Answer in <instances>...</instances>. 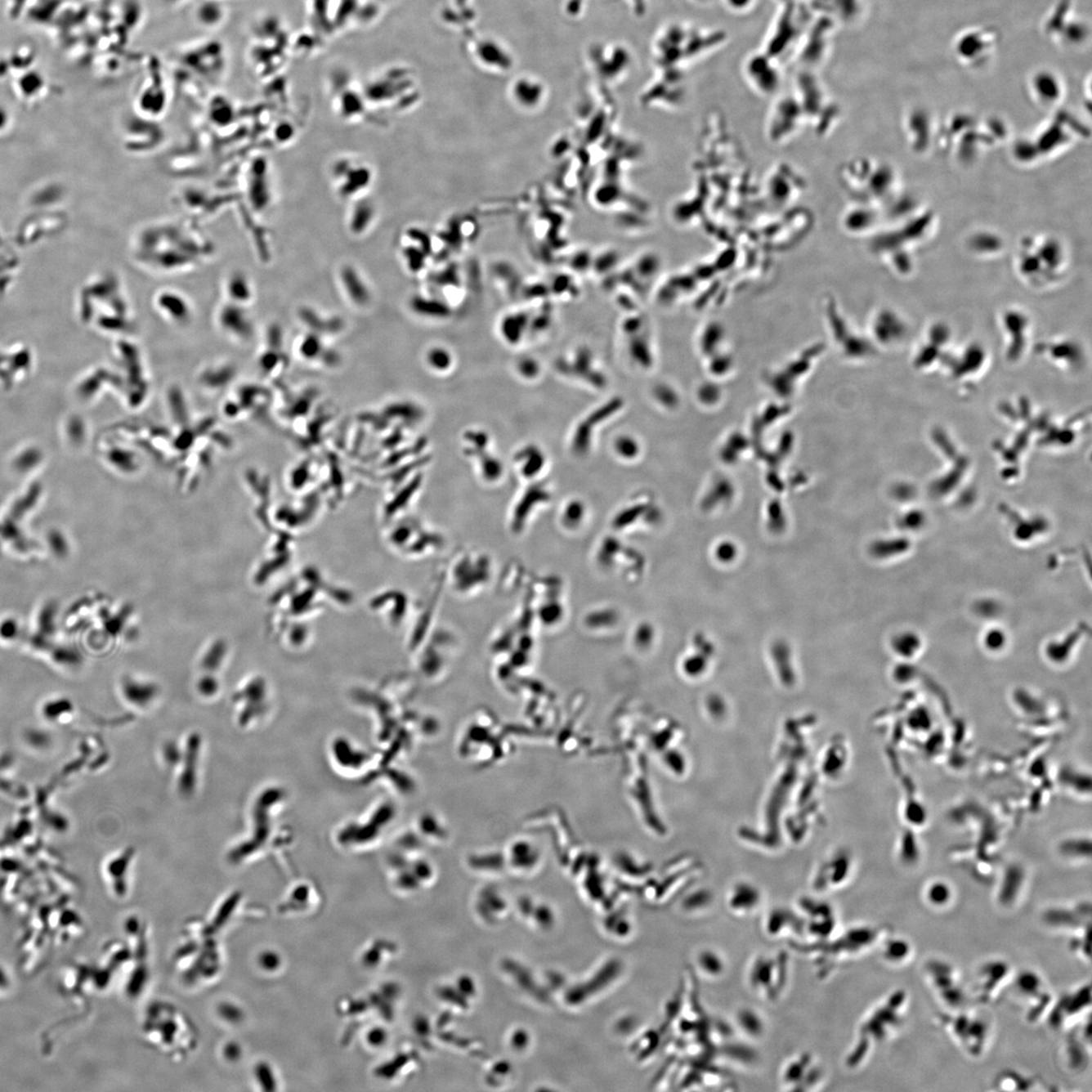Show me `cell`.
Returning <instances> with one entry per match:
<instances>
[{"label":"cell","mask_w":1092,"mask_h":1092,"mask_svg":"<svg viewBox=\"0 0 1092 1092\" xmlns=\"http://www.w3.org/2000/svg\"><path fill=\"white\" fill-rule=\"evenodd\" d=\"M908 995L903 989L889 993L862 1018L846 1055L848 1069L864 1065L878 1046L897 1035L906 1022Z\"/></svg>","instance_id":"6da1fadb"},{"label":"cell","mask_w":1092,"mask_h":1092,"mask_svg":"<svg viewBox=\"0 0 1092 1092\" xmlns=\"http://www.w3.org/2000/svg\"><path fill=\"white\" fill-rule=\"evenodd\" d=\"M884 937L881 928L871 924L839 929L829 941L808 949L814 954L817 975L826 977L834 973L835 968L863 957L880 945Z\"/></svg>","instance_id":"7a4b0ae2"},{"label":"cell","mask_w":1092,"mask_h":1092,"mask_svg":"<svg viewBox=\"0 0 1092 1092\" xmlns=\"http://www.w3.org/2000/svg\"><path fill=\"white\" fill-rule=\"evenodd\" d=\"M746 985L759 1000L774 1005L782 1000L790 982V959L786 952H763L749 962Z\"/></svg>","instance_id":"3957f363"},{"label":"cell","mask_w":1092,"mask_h":1092,"mask_svg":"<svg viewBox=\"0 0 1092 1092\" xmlns=\"http://www.w3.org/2000/svg\"><path fill=\"white\" fill-rule=\"evenodd\" d=\"M942 1029L968 1056L978 1059L987 1052L991 1036V1023L982 1015L965 1009L947 1010L938 1017Z\"/></svg>","instance_id":"277c9868"},{"label":"cell","mask_w":1092,"mask_h":1092,"mask_svg":"<svg viewBox=\"0 0 1092 1092\" xmlns=\"http://www.w3.org/2000/svg\"><path fill=\"white\" fill-rule=\"evenodd\" d=\"M801 920V938L803 948H812L823 944L839 931V917L835 908L825 900L801 897L794 906Z\"/></svg>","instance_id":"5b68a950"},{"label":"cell","mask_w":1092,"mask_h":1092,"mask_svg":"<svg viewBox=\"0 0 1092 1092\" xmlns=\"http://www.w3.org/2000/svg\"><path fill=\"white\" fill-rule=\"evenodd\" d=\"M924 974L938 1000L948 1010L966 1008L970 996L964 987L961 976L952 963L940 958H929L924 965Z\"/></svg>","instance_id":"8992f818"},{"label":"cell","mask_w":1092,"mask_h":1092,"mask_svg":"<svg viewBox=\"0 0 1092 1092\" xmlns=\"http://www.w3.org/2000/svg\"><path fill=\"white\" fill-rule=\"evenodd\" d=\"M826 1081V1068L814 1054H794L784 1062L779 1073V1083L786 1091H816Z\"/></svg>","instance_id":"52a82bcc"},{"label":"cell","mask_w":1092,"mask_h":1092,"mask_svg":"<svg viewBox=\"0 0 1092 1092\" xmlns=\"http://www.w3.org/2000/svg\"><path fill=\"white\" fill-rule=\"evenodd\" d=\"M1012 982L1015 995L1025 1006L1026 1021L1035 1025L1046 1018L1055 997L1043 977L1027 969L1014 976Z\"/></svg>","instance_id":"ba28073f"},{"label":"cell","mask_w":1092,"mask_h":1092,"mask_svg":"<svg viewBox=\"0 0 1092 1092\" xmlns=\"http://www.w3.org/2000/svg\"><path fill=\"white\" fill-rule=\"evenodd\" d=\"M1091 987L1083 984L1054 1000L1045 1021L1054 1031L1068 1029L1077 1019L1090 1013Z\"/></svg>","instance_id":"9c48e42d"},{"label":"cell","mask_w":1092,"mask_h":1092,"mask_svg":"<svg viewBox=\"0 0 1092 1092\" xmlns=\"http://www.w3.org/2000/svg\"><path fill=\"white\" fill-rule=\"evenodd\" d=\"M1013 978L1012 965L1004 959H991L981 964L976 971L970 997L979 1005L992 1004Z\"/></svg>","instance_id":"30bf717a"},{"label":"cell","mask_w":1092,"mask_h":1092,"mask_svg":"<svg viewBox=\"0 0 1092 1092\" xmlns=\"http://www.w3.org/2000/svg\"><path fill=\"white\" fill-rule=\"evenodd\" d=\"M1091 903L1081 902L1074 906H1052L1045 911L1042 920L1053 931L1070 933V936L1091 928Z\"/></svg>","instance_id":"8fae6325"},{"label":"cell","mask_w":1092,"mask_h":1092,"mask_svg":"<svg viewBox=\"0 0 1092 1092\" xmlns=\"http://www.w3.org/2000/svg\"><path fill=\"white\" fill-rule=\"evenodd\" d=\"M761 929L768 940L799 942L802 933L800 916L793 906H776L763 915Z\"/></svg>","instance_id":"7c38bea8"},{"label":"cell","mask_w":1092,"mask_h":1092,"mask_svg":"<svg viewBox=\"0 0 1092 1092\" xmlns=\"http://www.w3.org/2000/svg\"><path fill=\"white\" fill-rule=\"evenodd\" d=\"M763 902L762 891L748 882L736 883L727 891L725 907L736 919L746 920L761 911Z\"/></svg>","instance_id":"4fadbf2b"},{"label":"cell","mask_w":1092,"mask_h":1092,"mask_svg":"<svg viewBox=\"0 0 1092 1092\" xmlns=\"http://www.w3.org/2000/svg\"><path fill=\"white\" fill-rule=\"evenodd\" d=\"M1090 1017L1086 1023L1073 1029L1066 1038L1063 1058L1066 1066L1073 1072H1083L1090 1063L1091 1058Z\"/></svg>","instance_id":"5bb4252c"},{"label":"cell","mask_w":1092,"mask_h":1092,"mask_svg":"<svg viewBox=\"0 0 1092 1092\" xmlns=\"http://www.w3.org/2000/svg\"><path fill=\"white\" fill-rule=\"evenodd\" d=\"M698 973L708 981L720 980L727 974L728 963L720 951L705 948L699 951L695 958Z\"/></svg>","instance_id":"9a60e30c"},{"label":"cell","mask_w":1092,"mask_h":1092,"mask_svg":"<svg viewBox=\"0 0 1092 1092\" xmlns=\"http://www.w3.org/2000/svg\"><path fill=\"white\" fill-rule=\"evenodd\" d=\"M1025 886V874L1021 869H1010L1002 878L996 893V902L1002 908H1013L1021 898Z\"/></svg>","instance_id":"2e32d148"},{"label":"cell","mask_w":1092,"mask_h":1092,"mask_svg":"<svg viewBox=\"0 0 1092 1092\" xmlns=\"http://www.w3.org/2000/svg\"><path fill=\"white\" fill-rule=\"evenodd\" d=\"M878 947L883 961L891 966L904 965L915 953L914 946L903 937H884Z\"/></svg>","instance_id":"e0dca14e"},{"label":"cell","mask_w":1092,"mask_h":1092,"mask_svg":"<svg viewBox=\"0 0 1092 1092\" xmlns=\"http://www.w3.org/2000/svg\"><path fill=\"white\" fill-rule=\"evenodd\" d=\"M1032 92L1040 104L1048 105L1059 101L1061 83L1055 74L1049 71H1040L1032 78Z\"/></svg>","instance_id":"ac0fdd59"},{"label":"cell","mask_w":1092,"mask_h":1092,"mask_svg":"<svg viewBox=\"0 0 1092 1092\" xmlns=\"http://www.w3.org/2000/svg\"><path fill=\"white\" fill-rule=\"evenodd\" d=\"M735 1023L740 1033L749 1040H760L766 1034L765 1018L753 1008H741L736 1013Z\"/></svg>","instance_id":"d6986e66"},{"label":"cell","mask_w":1092,"mask_h":1092,"mask_svg":"<svg viewBox=\"0 0 1092 1092\" xmlns=\"http://www.w3.org/2000/svg\"><path fill=\"white\" fill-rule=\"evenodd\" d=\"M924 898L929 907L946 910L954 902L955 890L949 882L933 880L925 886Z\"/></svg>","instance_id":"ffe728a7"},{"label":"cell","mask_w":1092,"mask_h":1092,"mask_svg":"<svg viewBox=\"0 0 1092 1092\" xmlns=\"http://www.w3.org/2000/svg\"><path fill=\"white\" fill-rule=\"evenodd\" d=\"M199 737L193 736L189 742V754H187V767L181 776V786L183 794H190L195 784V763L198 759Z\"/></svg>","instance_id":"44dd1931"},{"label":"cell","mask_w":1092,"mask_h":1092,"mask_svg":"<svg viewBox=\"0 0 1092 1092\" xmlns=\"http://www.w3.org/2000/svg\"><path fill=\"white\" fill-rule=\"evenodd\" d=\"M452 362H454V357L445 347H431L426 352V364L431 369L438 371V373H445V371L450 369Z\"/></svg>","instance_id":"7402d4cb"},{"label":"cell","mask_w":1092,"mask_h":1092,"mask_svg":"<svg viewBox=\"0 0 1092 1092\" xmlns=\"http://www.w3.org/2000/svg\"><path fill=\"white\" fill-rule=\"evenodd\" d=\"M996 1083L998 1090H1023L1022 1085L1025 1086L1027 1090H1030L1034 1082L1031 1078L1023 1076L1022 1074L1009 1072L1000 1075L996 1078Z\"/></svg>","instance_id":"603a6c76"}]
</instances>
